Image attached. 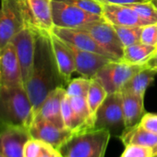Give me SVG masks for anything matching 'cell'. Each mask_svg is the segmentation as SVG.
Instances as JSON below:
<instances>
[{
    "mask_svg": "<svg viewBox=\"0 0 157 157\" xmlns=\"http://www.w3.org/2000/svg\"><path fill=\"white\" fill-rule=\"evenodd\" d=\"M60 80L63 81V78L55 60L50 34L37 33L33 68L29 81L24 86L33 105V116L47 95L54 89L61 86Z\"/></svg>",
    "mask_w": 157,
    "mask_h": 157,
    "instance_id": "6da1fadb",
    "label": "cell"
},
{
    "mask_svg": "<svg viewBox=\"0 0 157 157\" xmlns=\"http://www.w3.org/2000/svg\"><path fill=\"white\" fill-rule=\"evenodd\" d=\"M33 109L23 85L0 88V128L9 126L30 128Z\"/></svg>",
    "mask_w": 157,
    "mask_h": 157,
    "instance_id": "7a4b0ae2",
    "label": "cell"
},
{
    "mask_svg": "<svg viewBox=\"0 0 157 157\" xmlns=\"http://www.w3.org/2000/svg\"><path fill=\"white\" fill-rule=\"evenodd\" d=\"M111 136L109 130L103 128L74 133L57 151L62 157H105Z\"/></svg>",
    "mask_w": 157,
    "mask_h": 157,
    "instance_id": "3957f363",
    "label": "cell"
},
{
    "mask_svg": "<svg viewBox=\"0 0 157 157\" xmlns=\"http://www.w3.org/2000/svg\"><path fill=\"white\" fill-rule=\"evenodd\" d=\"M94 128L107 129L112 136L118 138L124 132L126 128L121 92L107 94L106 98L97 110Z\"/></svg>",
    "mask_w": 157,
    "mask_h": 157,
    "instance_id": "277c9868",
    "label": "cell"
},
{
    "mask_svg": "<svg viewBox=\"0 0 157 157\" xmlns=\"http://www.w3.org/2000/svg\"><path fill=\"white\" fill-rule=\"evenodd\" d=\"M25 27L36 33L49 35L55 27L52 0H20Z\"/></svg>",
    "mask_w": 157,
    "mask_h": 157,
    "instance_id": "5b68a950",
    "label": "cell"
},
{
    "mask_svg": "<svg viewBox=\"0 0 157 157\" xmlns=\"http://www.w3.org/2000/svg\"><path fill=\"white\" fill-rule=\"evenodd\" d=\"M145 67L146 65H134L123 61H111L102 67L94 78H97L109 94L120 92L130 78Z\"/></svg>",
    "mask_w": 157,
    "mask_h": 157,
    "instance_id": "8992f818",
    "label": "cell"
},
{
    "mask_svg": "<svg viewBox=\"0 0 157 157\" xmlns=\"http://www.w3.org/2000/svg\"><path fill=\"white\" fill-rule=\"evenodd\" d=\"M53 21L55 27L80 29L89 23L105 21L103 17L89 13L62 0H52Z\"/></svg>",
    "mask_w": 157,
    "mask_h": 157,
    "instance_id": "52a82bcc",
    "label": "cell"
},
{
    "mask_svg": "<svg viewBox=\"0 0 157 157\" xmlns=\"http://www.w3.org/2000/svg\"><path fill=\"white\" fill-rule=\"evenodd\" d=\"M25 28L20 0H1L0 6V48L10 44L14 36Z\"/></svg>",
    "mask_w": 157,
    "mask_h": 157,
    "instance_id": "ba28073f",
    "label": "cell"
},
{
    "mask_svg": "<svg viewBox=\"0 0 157 157\" xmlns=\"http://www.w3.org/2000/svg\"><path fill=\"white\" fill-rule=\"evenodd\" d=\"M37 33L31 28L25 27L11 40L21 67L23 85L27 83L32 75L36 48Z\"/></svg>",
    "mask_w": 157,
    "mask_h": 157,
    "instance_id": "9c48e42d",
    "label": "cell"
},
{
    "mask_svg": "<svg viewBox=\"0 0 157 157\" xmlns=\"http://www.w3.org/2000/svg\"><path fill=\"white\" fill-rule=\"evenodd\" d=\"M80 29L89 33L105 51L115 56L117 60H121L124 45L113 25L105 21H99L89 23Z\"/></svg>",
    "mask_w": 157,
    "mask_h": 157,
    "instance_id": "30bf717a",
    "label": "cell"
},
{
    "mask_svg": "<svg viewBox=\"0 0 157 157\" xmlns=\"http://www.w3.org/2000/svg\"><path fill=\"white\" fill-rule=\"evenodd\" d=\"M52 33L65 43L71 44L78 49L105 56L114 61H119L107 51H105L94 40V38L84 30L54 27Z\"/></svg>",
    "mask_w": 157,
    "mask_h": 157,
    "instance_id": "8fae6325",
    "label": "cell"
},
{
    "mask_svg": "<svg viewBox=\"0 0 157 157\" xmlns=\"http://www.w3.org/2000/svg\"><path fill=\"white\" fill-rule=\"evenodd\" d=\"M29 131L33 139L43 141L56 151L74 134L68 128H57L54 124L41 118H34L33 120Z\"/></svg>",
    "mask_w": 157,
    "mask_h": 157,
    "instance_id": "7c38bea8",
    "label": "cell"
},
{
    "mask_svg": "<svg viewBox=\"0 0 157 157\" xmlns=\"http://www.w3.org/2000/svg\"><path fill=\"white\" fill-rule=\"evenodd\" d=\"M30 139L28 128L9 126L0 128V153L3 157H23L24 146Z\"/></svg>",
    "mask_w": 157,
    "mask_h": 157,
    "instance_id": "4fadbf2b",
    "label": "cell"
},
{
    "mask_svg": "<svg viewBox=\"0 0 157 157\" xmlns=\"http://www.w3.org/2000/svg\"><path fill=\"white\" fill-rule=\"evenodd\" d=\"M21 85H23L21 67L15 49L10 43L0 48V88Z\"/></svg>",
    "mask_w": 157,
    "mask_h": 157,
    "instance_id": "5bb4252c",
    "label": "cell"
},
{
    "mask_svg": "<svg viewBox=\"0 0 157 157\" xmlns=\"http://www.w3.org/2000/svg\"><path fill=\"white\" fill-rule=\"evenodd\" d=\"M67 45L70 47L75 58L76 71L80 73L83 78H94L102 67L111 61H114L105 56L78 49L68 44Z\"/></svg>",
    "mask_w": 157,
    "mask_h": 157,
    "instance_id": "9a60e30c",
    "label": "cell"
},
{
    "mask_svg": "<svg viewBox=\"0 0 157 157\" xmlns=\"http://www.w3.org/2000/svg\"><path fill=\"white\" fill-rule=\"evenodd\" d=\"M66 94V89L62 86L54 89L45 98L41 107L35 114L34 118H41L46 120L57 128H66L62 117L61 105L62 100Z\"/></svg>",
    "mask_w": 157,
    "mask_h": 157,
    "instance_id": "2e32d148",
    "label": "cell"
},
{
    "mask_svg": "<svg viewBox=\"0 0 157 157\" xmlns=\"http://www.w3.org/2000/svg\"><path fill=\"white\" fill-rule=\"evenodd\" d=\"M102 4V3H101ZM103 19L114 26H145L139 15L128 5L102 4Z\"/></svg>",
    "mask_w": 157,
    "mask_h": 157,
    "instance_id": "e0dca14e",
    "label": "cell"
},
{
    "mask_svg": "<svg viewBox=\"0 0 157 157\" xmlns=\"http://www.w3.org/2000/svg\"><path fill=\"white\" fill-rule=\"evenodd\" d=\"M50 40L59 74L65 82H68L72 73L76 71L73 53L67 44L59 39L53 33L50 34Z\"/></svg>",
    "mask_w": 157,
    "mask_h": 157,
    "instance_id": "ac0fdd59",
    "label": "cell"
},
{
    "mask_svg": "<svg viewBox=\"0 0 157 157\" xmlns=\"http://www.w3.org/2000/svg\"><path fill=\"white\" fill-rule=\"evenodd\" d=\"M121 94L125 128H129L138 125L145 114L144 98L128 92H121Z\"/></svg>",
    "mask_w": 157,
    "mask_h": 157,
    "instance_id": "d6986e66",
    "label": "cell"
},
{
    "mask_svg": "<svg viewBox=\"0 0 157 157\" xmlns=\"http://www.w3.org/2000/svg\"><path fill=\"white\" fill-rule=\"evenodd\" d=\"M119 139L124 146L127 144H139L151 148L157 154V134L143 128L139 124L126 128Z\"/></svg>",
    "mask_w": 157,
    "mask_h": 157,
    "instance_id": "ffe728a7",
    "label": "cell"
},
{
    "mask_svg": "<svg viewBox=\"0 0 157 157\" xmlns=\"http://www.w3.org/2000/svg\"><path fill=\"white\" fill-rule=\"evenodd\" d=\"M157 74V70L145 67L124 85L120 92H128L144 98L146 90L152 83Z\"/></svg>",
    "mask_w": 157,
    "mask_h": 157,
    "instance_id": "44dd1931",
    "label": "cell"
},
{
    "mask_svg": "<svg viewBox=\"0 0 157 157\" xmlns=\"http://www.w3.org/2000/svg\"><path fill=\"white\" fill-rule=\"evenodd\" d=\"M156 47L144 44L141 42L126 46L124 47L123 56L120 61L134 65H146L155 53Z\"/></svg>",
    "mask_w": 157,
    "mask_h": 157,
    "instance_id": "7402d4cb",
    "label": "cell"
},
{
    "mask_svg": "<svg viewBox=\"0 0 157 157\" xmlns=\"http://www.w3.org/2000/svg\"><path fill=\"white\" fill-rule=\"evenodd\" d=\"M107 92L105 87L101 84V82L97 80L96 78H91V84L87 94V103L90 109V112L94 118L95 121V115L97 110L105 101L107 96Z\"/></svg>",
    "mask_w": 157,
    "mask_h": 157,
    "instance_id": "603a6c76",
    "label": "cell"
},
{
    "mask_svg": "<svg viewBox=\"0 0 157 157\" xmlns=\"http://www.w3.org/2000/svg\"><path fill=\"white\" fill-rule=\"evenodd\" d=\"M61 111H62V117H63V121H64L66 128H68L74 133H78V132L88 129L86 125L77 116V114L72 109L67 94H65L62 100Z\"/></svg>",
    "mask_w": 157,
    "mask_h": 157,
    "instance_id": "cb8c5ba5",
    "label": "cell"
},
{
    "mask_svg": "<svg viewBox=\"0 0 157 157\" xmlns=\"http://www.w3.org/2000/svg\"><path fill=\"white\" fill-rule=\"evenodd\" d=\"M114 26V25H113ZM124 47L140 43L142 27L140 26H114Z\"/></svg>",
    "mask_w": 157,
    "mask_h": 157,
    "instance_id": "d4e9b609",
    "label": "cell"
},
{
    "mask_svg": "<svg viewBox=\"0 0 157 157\" xmlns=\"http://www.w3.org/2000/svg\"><path fill=\"white\" fill-rule=\"evenodd\" d=\"M139 15L145 25L157 23V9L149 1L128 5Z\"/></svg>",
    "mask_w": 157,
    "mask_h": 157,
    "instance_id": "484cf974",
    "label": "cell"
},
{
    "mask_svg": "<svg viewBox=\"0 0 157 157\" xmlns=\"http://www.w3.org/2000/svg\"><path fill=\"white\" fill-rule=\"evenodd\" d=\"M91 84V78H77L68 82L66 89V94L67 96H87Z\"/></svg>",
    "mask_w": 157,
    "mask_h": 157,
    "instance_id": "4316f807",
    "label": "cell"
},
{
    "mask_svg": "<svg viewBox=\"0 0 157 157\" xmlns=\"http://www.w3.org/2000/svg\"><path fill=\"white\" fill-rule=\"evenodd\" d=\"M155 155L151 148L139 144H127L120 157H154Z\"/></svg>",
    "mask_w": 157,
    "mask_h": 157,
    "instance_id": "83f0119b",
    "label": "cell"
},
{
    "mask_svg": "<svg viewBox=\"0 0 157 157\" xmlns=\"http://www.w3.org/2000/svg\"><path fill=\"white\" fill-rule=\"evenodd\" d=\"M62 1L74 5L89 13H93L101 17L103 16V6L97 0H62Z\"/></svg>",
    "mask_w": 157,
    "mask_h": 157,
    "instance_id": "f1b7e54d",
    "label": "cell"
},
{
    "mask_svg": "<svg viewBox=\"0 0 157 157\" xmlns=\"http://www.w3.org/2000/svg\"><path fill=\"white\" fill-rule=\"evenodd\" d=\"M47 146L46 143L35 139H30L23 149V157H38Z\"/></svg>",
    "mask_w": 157,
    "mask_h": 157,
    "instance_id": "f546056e",
    "label": "cell"
},
{
    "mask_svg": "<svg viewBox=\"0 0 157 157\" xmlns=\"http://www.w3.org/2000/svg\"><path fill=\"white\" fill-rule=\"evenodd\" d=\"M140 42L147 45L157 46V23L142 26Z\"/></svg>",
    "mask_w": 157,
    "mask_h": 157,
    "instance_id": "4dcf8cb0",
    "label": "cell"
},
{
    "mask_svg": "<svg viewBox=\"0 0 157 157\" xmlns=\"http://www.w3.org/2000/svg\"><path fill=\"white\" fill-rule=\"evenodd\" d=\"M139 125L143 128L157 134V114L145 113Z\"/></svg>",
    "mask_w": 157,
    "mask_h": 157,
    "instance_id": "1f68e13d",
    "label": "cell"
},
{
    "mask_svg": "<svg viewBox=\"0 0 157 157\" xmlns=\"http://www.w3.org/2000/svg\"><path fill=\"white\" fill-rule=\"evenodd\" d=\"M102 4H116V5H129L134 3L149 2L150 0H97Z\"/></svg>",
    "mask_w": 157,
    "mask_h": 157,
    "instance_id": "d6a6232c",
    "label": "cell"
},
{
    "mask_svg": "<svg viewBox=\"0 0 157 157\" xmlns=\"http://www.w3.org/2000/svg\"><path fill=\"white\" fill-rule=\"evenodd\" d=\"M57 154H58V151L56 149H54L52 146L47 144L44 151L38 157H56Z\"/></svg>",
    "mask_w": 157,
    "mask_h": 157,
    "instance_id": "836d02e7",
    "label": "cell"
},
{
    "mask_svg": "<svg viewBox=\"0 0 157 157\" xmlns=\"http://www.w3.org/2000/svg\"><path fill=\"white\" fill-rule=\"evenodd\" d=\"M146 66L157 70V47H156V50H155V53L153 54V56L146 63Z\"/></svg>",
    "mask_w": 157,
    "mask_h": 157,
    "instance_id": "e575fe53",
    "label": "cell"
},
{
    "mask_svg": "<svg viewBox=\"0 0 157 157\" xmlns=\"http://www.w3.org/2000/svg\"><path fill=\"white\" fill-rule=\"evenodd\" d=\"M150 2L157 9V0H150Z\"/></svg>",
    "mask_w": 157,
    "mask_h": 157,
    "instance_id": "d590c367",
    "label": "cell"
},
{
    "mask_svg": "<svg viewBox=\"0 0 157 157\" xmlns=\"http://www.w3.org/2000/svg\"><path fill=\"white\" fill-rule=\"evenodd\" d=\"M56 157H62V156H61V155H60V154H59V152H58V154H57V155H56Z\"/></svg>",
    "mask_w": 157,
    "mask_h": 157,
    "instance_id": "8d00e7d4",
    "label": "cell"
},
{
    "mask_svg": "<svg viewBox=\"0 0 157 157\" xmlns=\"http://www.w3.org/2000/svg\"><path fill=\"white\" fill-rule=\"evenodd\" d=\"M0 157H3V156H2V154H1V153H0Z\"/></svg>",
    "mask_w": 157,
    "mask_h": 157,
    "instance_id": "74e56055",
    "label": "cell"
},
{
    "mask_svg": "<svg viewBox=\"0 0 157 157\" xmlns=\"http://www.w3.org/2000/svg\"><path fill=\"white\" fill-rule=\"evenodd\" d=\"M154 157H157V154H156V155H155V156H154Z\"/></svg>",
    "mask_w": 157,
    "mask_h": 157,
    "instance_id": "f35d334b",
    "label": "cell"
}]
</instances>
